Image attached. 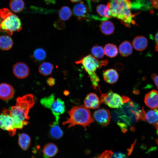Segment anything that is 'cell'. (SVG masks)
I'll list each match as a JSON object with an SVG mask.
<instances>
[{
    "instance_id": "obj_36",
    "label": "cell",
    "mask_w": 158,
    "mask_h": 158,
    "mask_svg": "<svg viewBox=\"0 0 158 158\" xmlns=\"http://www.w3.org/2000/svg\"><path fill=\"white\" fill-rule=\"evenodd\" d=\"M154 39L155 42V49L156 51H158V32L155 35Z\"/></svg>"
},
{
    "instance_id": "obj_31",
    "label": "cell",
    "mask_w": 158,
    "mask_h": 158,
    "mask_svg": "<svg viewBox=\"0 0 158 158\" xmlns=\"http://www.w3.org/2000/svg\"><path fill=\"white\" fill-rule=\"evenodd\" d=\"M60 19L56 20L54 23L53 25L55 28L59 30H63L65 28L64 23Z\"/></svg>"
},
{
    "instance_id": "obj_33",
    "label": "cell",
    "mask_w": 158,
    "mask_h": 158,
    "mask_svg": "<svg viewBox=\"0 0 158 158\" xmlns=\"http://www.w3.org/2000/svg\"><path fill=\"white\" fill-rule=\"evenodd\" d=\"M111 158H126V157L124 154L121 152H117L113 153Z\"/></svg>"
},
{
    "instance_id": "obj_10",
    "label": "cell",
    "mask_w": 158,
    "mask_h": 158,
    "mask_svg": "<svg viewBox=\"0 0 158 158\" xmlns=\"http://www.w3.org/2000/svg\"><path fill=\"white\" fill-rule=\"evenodd\" d=\"M13 71L15 76L19 79L26 77L29 75V69L28 66L25 63L19 62L13 66Z\"/></svg>"
},
{
    "instance_id": "obj_2",
    "label": "cell",
    "mask_w": 158,
    "mask_h": 158,
    "mask_svg": "<svg viewBox=\"0 0 158 158\" xmlns=\"http://www.w3.org/2000/svg\"><path fill=\"white\" fill-rule=\"evenodd\" d=\"M107 6L110 9L112 17L119 20L126 27L136 25L133 20L135 15L132 13L131 0H109Z\"/></svg>"
},
{
    "instance_id": "obj_15",
    "label": "cell",
    "mask_w": 158,
    "mask_h": 158,
    "mask_svg": "<svg viewBox=\"0 0 158 158\" xmlns=\"http://www.w3.org/2000/svg\"><path fill=\"white\" fill-rule=\"evenodd\" d=\"M147 39L144 36H138L133 40L132 44L134 48L139 51H142L145 49L148 45Z\"/></svg>"
},
{
    "instance_id": "obj_27",
    "label": "cell",
    "mask_w": 158,
    "mask_h": 158,
    "mask_svg": "<svg viewBox=\"0 0 158 158\" xmlns=\"http://www.w3.org/2000/svg\"><path fill=\"white\" fill-rule=\"evenodd\" d=\"M105 54L107 56L112 58L116 56L117 54L118 51L116 46L112 44H106L104 47Z\"/></svg>"
},
{
    "instance_id": "obj_16",
    "label": "cell",
    "mask_w": 158,
    "mask_h": 158,
    "mask_svg": "<svg viewBox=\"0 0 158 158\" xmlns=\"http://www.w3.org/2000/svg\"><path fill=\"white\" fill-rule=\"evenodd\" d=\"M103 77L104 80L110 84L116 83L118 78L117 72L113 69H109L105 71L103 73Z\"/></svg>"
},
{
    "instance_id": "obj_17",
    "label": "cell",
    "mask_w": 158,
    "mask_h": 158,
    "mask_svg": "<svg viewBox=\"0 0 158 158\" xmlns=\"http://www.w3.org/2000/svg\"><path fill=\"white\" fill-rule=\"evenodd\" d=\"M119 50L121 56L124 57L128 56L132 52L133 47L132 44L128 41H124L120 45Z\"/></svg>"
},
{
    "instance_id": "obj_11",
    "label": "cell",
    "mask_w": 158,
    "mask_h": 158,
    "mask_svg": "<svg viewBox=\"0 0 158 158\" xmlns=\"http://www.w3.org/2000/svg\"><path fill=\"white\" fill-rule=\"evenodd\" d=\"M73 13L74 16L78 20L90 18V17L87 7L82 2L74 6L73 9Z\"/></svg>"
},
{
    "instance_id": "obj_20",
    "label": "cell",
    "mask_w": 158,
    "mask_h": 158,
    "mask_svg": "<svg viewBox=\"0 0 158 158\" xmlns=\"http://www.w3.org/2000/svg\"><path fill=\"white\" fill-rule=\"evenodd\" d=\"M31 141L30 137L27 134L22 133L19 136L18 145L20 147L24 150H27L28 149Z\"/></svg>"
},
{
    "instance_id": "obj_3",
    "label": "cell",
    "mask_w": 158,
    "mask_h": 158,
    "mask_svg": "<svg viewBox=\"0 0 158 158\" xmlns=\"http://www.w3.org/2000/svg\"><path fill=\"white\" fill-rule=\"evenodd\" d=\"M69 118L63 123V125L68 124V128L77 125L81 126L86 129L94 122L89 109L84 105L75 106L68 112Z\"/></svg>"
},
{
    "instance_id": "obj_12",
    "label": "cell",
    "mask_w": 158,
    "mask_h": 158,
    "mask_svg": "<svg viewBox=\"0 0 158 158\" xmlns=\"http://www.w3.org/2000/svg\"><path fill=\"white\" fill-rule=\"evenodd\" d=\"M85 106L88 109L99 108L101 102L98 96L94 93L87 95L84 101Z\"/></svg>"
},
{
    "instance_id": "obj_40",
    "label": "cell",
    "mask_w": 158,
    "mask_h": 158,
    "mask_svg": "<svg viewBox=\"0 0 158 158\" xmlns=\"http://www.w3.org/2000/svg\"><path fill=\"white\" fill-rule=\"evenodd\" d=\"M156 128L157 129V130H158V124L155 126Z\"/></svg>"
},
{
    "instance_id": "obj_22",
    "label": "cell",
    "mask_w": 158,
    "mask_h": 158,
    "mask_svg": "<svg viewBox=\"0 0 158 158\" xmlns=\"http://www.w3.org/2000/svg\"><path fill=\"white\" fill-rule=\"evenodd\" d=\"M13 42L12 39L8 35H3L0 36V49L3 50H8L12 47Z\"/></svg>"
},
{
    "instance_id": "obj_30",
    "label": "cell",
    "mask_w": 158,
    "mask_h": 158,
    "mask_svg": "<svg viewBox=\"0 0 158 158\" xmlns=\"http://www.w3.org/2000/svg\"><path fill=\"white\" fill-rule=\"evenodd\" d=\"M46 56L45 51L43 49L39 48L36 49L33 54V57L37 61H42L44 60Z\"/></svg>"
},
{
    "instance_id": "obj_6",
    "label": "cell",
    "mask_w": 158,
    "mask_h": 158,
    "mask_svg": "<svg viewBox=\"0 0 158 158\" xmlns=\"http://www.w3.org/2000/svg\"><path fill=\"white\" fill-rule=\"evenodd\" d=\"M100 101L101 103L105 104L111 108H119L127 103L130 101V99L126 96H121L110 90L102 94Z\"/></svg>"
},
{
    "instance_id": "obj_1",
    "label": "cell",
    "mask_w": 158,
    "mask_h": 158,
    "mask_svg": "<svg viewBox=\"0 0 158 158\" xmlns=\"http://www.w3.org/2000/svg\"><path fill=\"white\" fill-rule=\"evenodd\" d=\"M35 104L33 95L31 94L18 97L16 105L12 106L9 111L13 120V127L17 129H22L28 123V116L30 109Z\"/></svg>"
},
{
    "instance_id": "obj_35",
    "label": "cell",
    "mask_w": 158,
    "mask_h": 158,
    "mask_svg": "<svg viewBox=\"0 0 158 158\" xmlns=\"http://www.w3.org/2000/svg\"><path fill=\"white\" fill-rule=\"evenodd\" d=\"M47 83L49 86H52L55 84V80L53 78H49L47 80Z\"/></svg>"
},
{
    "instance_id": "obj_26",
    "label": "cell",
    "mask_w": 158,
    "mask_h": 158,
    "mask_svg": "<svg viewBox=\"0 0 158 158\" xmlns=\"http://www.w3.org/2000/svg\"><path fill=\"white\" fill-rule=\"evenodd\" d=\"M25 3L23 0H11L9 6L11 11L15 13H19L23 9Z\"/></svg>"
},
{
    "instance_id": "obj_7",
    "label": "cell",
    "mask_w": 158,
    "mask_h": 158,
    "mask_svg": "<svg viewBox=\"0 0 158 158\" xmlns=\"http://www.w3.org/2000/svg\"><path fill=\"white\" fill-rule=\"evenodd\" d=\"M13 119L10 114L9 111L5 109L0 114V128L8 132L11 136H13L16 130L13 127Z\"/></svg>"
},
{
    "instance_id": "obj_9",
    "label": "cell",
    "mask_w": 158,
    "mask_h": 158,
    "mask_svg": "<svg viewBox=\"0 0 158 158\" xmlns=\"http://www.w3.org/2000/svg\"><path fill=\"white\" fill-rule=\"evenodd\" d=\"M93 117L97 122L104 126L109 124L111 119L110 112L105 109H101L95 111L93 114Z\"/></svg>"
},
{
    "instance_id": "obj_34",
    "label": "cell",
    "mask_w": 158,
    "mask_h": 158,
    "mask_svg": "<svg viewBox=\"0 0 158 158\" xmlns=\"http://www.w3.org/2000/svg\"><path fill=\"white\" fill-rule=\"evenodd\" d=\"M151 78L154 81L155 85L158 88V75L155 73H153L151 74Z\"/></svg>"
},
{
    "instance_id": "obj_32",
    "label": "cell",
    "mask_w": 158,
    "mask_h": 158,
    "mask_svg": "<svg viewBox=\"0 0 158 158\" xmlns=\"http://www.w3.org/2000/svg\"><path fill=\"white\" fill-rule=\"evenodd\" d=\"M113 153L110 150H106L97 157L92 158H111Z\"/></svg>"
},
{
    "instance_id": "obj_25",
    "label": "cell",
    "mask_w": 158,
    "mask_h": 158,
    "mask_svg": "<svg viewBox=\"0 0 158 158\" xmlns=\"http://www.w3.org/2000/svg\"><path fill=\"white\" fill-rule=\"evenodd\" d=\"M54 68L53 65L51 63L44 62L40 65L38 71L42 75L47 76L51 73Z\"/></svg>"
},
{
    "instance_id": "obj_38",
    "label": "cell",
    "mask_w": 158,
    "mask_h": 158,
    "mask_svg": "<svg viewBox=\"0 0 158 158\" xmlns=\"http://www.w3.org/2000/svg\"><path fill=\"white\" fill-rule=\"evenodd\" d=\"M73 3H76L82 0H70Z\"/></svg>"
},
{
    "instance_id": "obj_19",
    "label": "cell",
    "mask_w": 158,
    "mask_h": 158,
    "mask_svg": "<svg viewBox=\"0 0 158 158\" xmlns=\"http://www.w3.org/2000/svg\"><path fill=\"white\" fill-rule=\"evenodd\" d=\"M101 32L106 35L112 34L114 30V25L113 23L107 20H103L99 26Z\"/></svg>"
},
{
    "instance_id": "obj_37",
    "label": "cell",
    "mask_w": 158,
    "mask_h": 158,
    "mask_svg": "<svg viewBox=\"0 0 158 158\" xmlns=\"http://www.w3.org/2000/svg\"><path fill=\"white\" fill-rule=\"evenodd\" d=\"M116 68L118 70H122L123 68V64L120 63H117L115 65Z\"/></svg>"
},
{
    "instance_id": "obj_5",
    "label": "cell",
    "mask_w": 158,
    "mask_h": 158,
    "mask_svg": "<svg viewBox=\"0 0 158 158\" xmlns=\"http://www.w3.org/2000/svg\"><path fill=\"white\" fill-rule=\"evenodd\" d=\"M22 28L20 20L17 16L7 8L0 10V32L12 35L13 32H19Z\"/></svg>"
},
{
    "instance_id": "obj_29",
    "label": "cell",
    "mask_w": 158,
    "mask_h": 158,
    "mask_svg": "<svg viewBox=\"0 0 158 158\" xmlns=\"http://www.w3.org/2000/svg\"><path fill=\"white\" fill-rule=\"evenodd\" d=\"M91 51L93 56L98 59L102 58L105 54L103 48L99 46H93L91 49Z\"/></svg>"
},
{
    "instance_id": "obj_21",
    "label": "cell",
    "mask_w": 158,
    "mask_h": 158,
    "mask_svg": "<svg viewBox=\"0 0 158 158\" xmlns=\"http://www.w3.org/2000/svg\"><path fill=\"white\" fill-rule=\"evenodd\" d=\"M44 154L47 157H51L54 156L58 152V148L54 144L49 143L46 144L43 150Z\"/></svg>"
},
{
    "instance_id": "obj_39",
    "label": "cell",
    "mask_w": 158,
    "mask_h": 158,
    "mask_svg": "<svg viewBox=\"0 0 158 158\" xmlns=\"http://www.w3.org/2000/svg\"><path fill=\"white\" fill-rule=\"evenodd\" d=\"M91 0L94 2H98L100 0Z\"/></svg>"
},
{
    "instance_id": "obj_18",
    "label": "cell",
    "mask_w": 158,
    "mask_h": 158,
    "mask_svg": "<svg viewBox=\"0 0 158 158\" xmlns=\"http://www.w3.org/2000/svg\"><path fill=\"white\" fill-rule=\"evenodd\" d=\"M145 120L148 123L155 126L158 124V108L148 111L146 113Z\"/></svg>"
},
{
    "instance_id": "obj_28",
    "label": "cell",
    "mask_w": 158,
    "mask_h": 158,
    "mask_svg": "<svg viewBox=\"0 0 158 158\" xmlns=\"http://www.w3.org/2000/svg\"><path fill=\"white\" fill-rule=\"evenodd\" d=\"M72 15V11L71 8L67 6L62 7L59 12V19L62 21L68 20Z\"/></svg>"
},
{
    "instance_id": "obj_4",
    "label": "cell",
    "mask_w": 158,
    "mask_h": 158,
    "mask_svg": "<svg viewBox=\"0 0 158 158\" xmlns=\"http://www.w3.org/2000/svg\"><path fill=\"white\" fill-rule=\"evenodd\" d=\"M107 59L99 61L90 55H87L76 62V63L81 64L85 71L87 73L94 89H99V79L96 73L97 69L103 66H106L108 63Z\"/></svg>"
},
{
    "instance_id": "obj_23",
    "label": "cell",
    "mask_w": 158,
    "mask_h": 158,
    "mask_svg": "<svg viewBox=\"0 0 158 158\" xmlns=\"http://www.w3.org/2000/svg\"><path fill=\"white\" fill-rule=\"evenodd\" d=\"M96 10L97 13L104 19V20H107L112 17L110 9L107 5H98L97 7Z\"/></svg>"
},
{
    "instance_id": "obj_13",
    "label": "cell",
    "mask_w": 158,
    "mask_h": 158,
    "mask_svg": "<svg viewBox=\"0 0 158 158\" xmlns=\"http://www.w3.org/2000/svg\"><path fill=\"white\" fill-rule=\"evenodd\" d=\"M144 102L150 108H158V91L152 90L147 93L145 97Z\"/></svg>"
},
{
    "instance_id": "obj_24",
    "label": "cell",
    "mask_w": 158,
    "mask_h": 158,
    "mask_svg": "<svg viewBox=\"0 0 158 158\" xmlns=\"http://www.w3.org/2000/svg\"><path fill=\"white\" fill-rule=\"evenodd\" d=\"M50 134L53 138L59 139L62 137L63 133L58 126V123L55 121L50 125Z\"/></svg>"
},
{
    "instance_id": "obj_14",
    "label": "cell",
    "mask_w": 158,
    "mask_h": 158,
    "mask_svg": "<svg viewBox=\"0 0 158 158\" xmlns=\"http://www.w3.org/2000/svg\"><path fill=\"white\" fill-rule=\"evenodd\" d=\"M14 90L13 87L5 83L0 84V99L4 100H8L14 96Z\"/></svg>"
},
{
    "instance_id": "obj_8",
    "label": "cell",
    "mask_w": 158,
    "mask_h": 158,
    "mask_svg": "<svg viewBox=\"0 0 158 158\" xmlns=\"http://www.w3.org/2000/svg\"><path fill=\"white\" fill-rule=\"evenodd\" d=\"M47 108L51 111L55 117L56 121L58 123L59 116L65 111L64 102L60 98L55 99L51 102Z\"/></svg>"
}]
</instances>
